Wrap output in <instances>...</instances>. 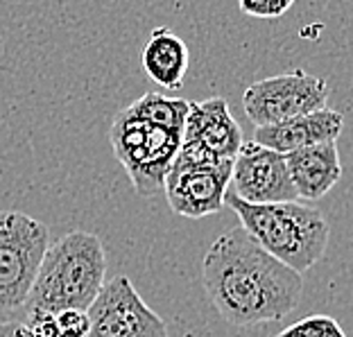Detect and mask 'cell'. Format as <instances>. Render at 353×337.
I'll list each match as a JSON object with an SVG mask.
<instances>
[{
  "label": "cell",
  "mask_w": 353,
  "mask_h": 337,
  "mask_svg": "<svg viewBox=\"0 0 353 337\" xmlns=\"http://www.w3.org/2000/svg\"><path fill=\"white\" fill-rule=\"evenodd\" d=\"M204 292L231 326L279 322L299 306L303 278L240 227L213 240L202 261Z\"/></svg>",
  "instance_id": "cell-1"
},
{
  "label": "cell",
  "mask_w": 353,
  "mask_h": 337,
  "mask_svg": "<svg viewBox=\"0 0 353 337\" xmlns=\"http://www.w3.org/2000/svg\"><path fill=\"white\" fill-rule=\"evenodd\" d=\"M238 215L240 227L250 234L268 254L294 272H306L326 254L331 227L315 206L294 202L250 204L227 190L224 197Z\"/></svg>",
  "instance_id": "cell-2"
},
{
  "label": "cell",
  "mask_w": 353,
  "mask_h": 337,
  "mask_svg": "<svg viewBox=\"0 0 353 337\" xmlns=\"http://www.w3.org/2000/svg\"><path fill=\"white\" fill-rule=\"evenodd\" d=\"M107 274L102 240L88 231H70L43 254L28 306L50 312L82 308L95 301Z\"/></svg>",
  "instance_id": "cell-3"
},
{
  "label": "cell",
  "mask_w": 353,
  "mask_h": 337,
  "mask_svg": "<svg viewBox=\"0 0 353 337\" xmlns=\"http://www.w3.org/2000/svg\"><path fill=\"white\" fill-rule=\"evenodd\" d=\"M109 141L136 192L141 197H154L163 190L165 176L179 154L183 130L154 125L125 107L111 123Z\"/></svg>",
  "instance_id": "cell-4"
},
{
  "label": "cell",
  "mask_w": 353,
  "mask_h": 337,
  "mask_svg": "<svg viewBox=\"0 0 353 337\" xmlns=\"http://www.w3.org/2000/svg\"><path fill=\"white\" fill-rule=\"evenodd\" d=\"M48 247L43 222L21 211H0V310L26 306Z\"/></svg>",
  "instance_id": "cell-5"
},
{
  "label": "cell",
  "mask_w": 353,
  "mask_h": 337,
  "mask_svg": "<svg viewBox=\"0 0 353 337\" xmlns=\"http://www.w3.org/2000/svg\"><path fill=\"white\" fill-rule=\"evenodd\" d=\"M231 165L234 161L229 159H218L202 150L181 145L163 183L168 204L181 218L199 220L215 215L224 206Z\"/></svg>",
  "instance_id": "cell-6"
},
{
  "label": "cell",
  "mask_w": 353,
  "mask_h": 337,
  "mask_svg": "<svg viewBox=\"0 0 353 337\" xmlns=\"http://www.w3.org/2000/svg\"><path fill=\"white\" fill-rule=\"evenodd\" d=\"M328 95L331 88L322 77L296 68L247 86L243 93V109L254 127H265L324 109Z\"/></svg>",
  "instance_id": "cell-7"
},
{
  "label": "cell",
  "mask_w": 353,
  "mask_h": 337,
  "mask_svg": "<svg viewBox=\"0 0 353 337\" xmlns=\"http://www.w3.org/2000/svg\"><path fill=\"white\" fill-rule=\"evenodd\" d=\"M88 319L91 331L86 337H170L163 319L123 274L104 280L100 294L88 306Z\"/></svg>",
  "instance_id": "cell-8"
},
{
  "label": "cell",
  "mask_w": 353,
  "mask_h": 337,
  "mask_svg": "<svg viewBox=\"0 0 353 337\" xmlns=\"http://www.w3.org/2000/svg\"><path fill=\"white\" fill-rule=\"evenodd\" d=\"M229 192L250 204H274L299 199L288 172L285 154L261 143L245 141L231 165Z\"/></svg>",
  "instance_id": "cell-9"
},
{
  "label": "cell",
  "mask_w": 353,
  "mask_h": 337,
  "mask_svg": "<svg viewBox=\"0 0 353 337\" xmlns=\"http://www.w3.org/2000/svg\"><path fill=\"white\" fill-rule=\"evenodd\" d=\"M243 143V130L224 98H208L188 104L181 145L234 161Z\"/></svg>",
  "instance_id": "cell-10"
},
{
  "label": "cell",
  "mask_w": 353,
  "mask_h": 337,
  "mask_svg": "<svg viewBox=\"0 0 353 337\" xmlns=\"http://www.w3.org/2000/svg\"><path fill=\"white\" fill-rule=\"evenodd\" d=\"M344 130V116L335 109H317L306 116H296L276 125H265L254 130V141L261 145L288 154L292 150L315 145L324 141H338Z\"/></svg>",
  "instance_id": "cell-11"
},
{
  "label": "cell",
  "mask_w": 353,
  "mask_h": 337,
  "mask_svg": "<svg viewBox=\"0 0 353 337\" xmlns=\"http://www.w3.org/2000/svg\"><path fill=\"white\" fill-rule=\"evenodd\" d=\"M285 163L296 195L308 202L322 199L342 176L338 141H324L288 152Z\"/></svg>",
  "instance_id": "cell-12"
},
{
  "label": "cell",
  "mask_w": 353,
  "mask_h": 337,
  "mask_svg": "<svg viewBox=\"0 0 353 337\" xmlns=\"http://www.w3.org/2000/svg\"><path fill=\"white\" fill-rule=\"evenodd\" d=\"M141 63L152 82L168 88V91H176V88H181L183 77H186L190 54L186 43L172 30L157 28L150 34L148 43L143 45Z\"/></svg>",
  "instance_id": "cell-13"
},
{
  "label": "cell",
  "mask_w": 353,
  "mask_h": 337,
  "mask_svg": "<svg viewBox=\"0 0 353 337\" xmlns=\"http://www.w3.org/2000/svg\"><path fill=\"white\" fill-rule=\"evenodd\" d=\"M190 100L183 98H168L163 93H145L143 98L127 104L136 116L150 120L154 125L170 127V130H183L188 116Z\"/></svg>",
  "instance_id": "cell-14"
},
{
  "label": "cell",
  "mask_w": 353,
  "mask_h": 337,
  "mask_svg": "<svg viewBox=\"0 0 353 337\" xmlns=\"http://www.w3.org/2000/svg\"><path fill=\"white\" fill-rule=\"evenodd\" d=\"M276 337H347L338 324V319L328 315H310L303 317L292 326L283 328Z\"/></svg>",
  "instance_id": "cell-15"
},
{
  "label": "cell",
  "mask_w": 353,
  "mask_h": 337,
  "mask_svg": "<svg viewBox=\"0 0 353 337\" xmlns=\"http://www.w3.org/2000/svg\"><path fill=\"white\" fill-rule=\"evenodd\" d=\"M59 324L61 337H86L91 331V319H88V310L82 308H66L61 312H54Z\"/></svg>",
  "instance_id": "cell-16"
},
{
  "label": "cell",
  "mask_w": 353,
  "mask_h": 337,
  "mask_svg": "<svg viewBox=\"0 0 353 337\" xmlns=\"http://www.w3.org/2000/svg\"><path fill=\"white\" fill-rule=\"evenodd\" d=\"M240 10L254 19H281L294 0H238Z\"/></svg>",
  "instance_id": "cell-17"
},
{
  "label": "cell",
  "mask_w": 353,
  "mask_h": 337,
  "mask_svg": "<svg viewBox=\"0 0 353 337\" xmlns=\"http://www.w3.org/2000/svg\"><path fill=\"white\" fill-rule=\"evenodd\" d=\"M28 331L34 337H61L59 335V324H57V315L50 310H41V308H30L26 322Z\"/></svg>",
  "instance_id": "cell-18"
},
{
  "label": "cell",
  "mask_w": 353,
  "mask_h": 337,
  "mask_svg": "<svg viewBox=\"0 0 353 337\" xmlns=\"http://www.w3.org/2000/svg\"><path fill=\"white\" fill-rule=\"evenodd\" d=\"M0 337H34L28 326L23 322H10V324H0Z\"/></svg>",
  "instance_id": "cell-19"
}]
</instances>
